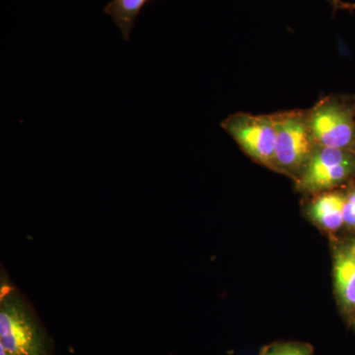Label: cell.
I'll use <instances>...</instances> for the list:
<instances>
[{"mask_svg":"<svg viewBox=\"0 0 355 355\" xmlns=\"http://www.w3.org/2000/svg\"><path fill=\"white\" fill-rule=\"evenodd\" d=\"M343 223L355 227V191H350L345 196V205H343Z\"/></svg>","mask_w":355,"mask_h":355,"instance_id":"30bf717a","label":"cell"},{"mask_svg":"<svg viewBox=\"0 0 355 355\" xmlns=\"http://www.w3.org/2000/svg\"><path fill=\"white\" fill-rule=\"evenodd\" d=\"M263 355H312L307 347L299 343H280L268 347Z\"/></svg>","mask_w":355,"mask_h":355,"instance_id":"9c48e42d","label":"cell"},{"mask_svg":"<svg viewBox=\"0 0 355 355\" xmlns=\"http://www.w3.org/2000/svg\"><path fill=\"white\" fill-rule=\"evenodd\" d=\"M333 6L336 7V8H352V4L343 3L340 0H331Z\"/></svg>","mask_w":355,"mask_h":355,"instance_id":"8fae6325","label":"cell"},{"mask_svg":"<svg viewBox=\"0 0 355 355\" xmlns=\"http://www.w3.org/2000/svg\"><path fill=\"white\" fill-rule=\"evenodd\" d=\"M313 140L322 147L347 149L355 144V125L352 114L340 105L322 103L308 120Z\"/></svg>","mask_w":355,"mask_h":355,"instance_id":"277c9868","label":"cell"},{"mask_svg":"<svg viewBox=\"0 0 355 355\" xmlns=\"http://www.w3.org/2000/svg\"><path fill=\"white\" fill-rule=\"evenodd\" d=\"M354 167V158L347 149L320 146L308 161L301 186L310 191L333 188L345 181Z\"/></svg>","mask_w":355,"mask_h":355,"instance_id":"5b68a950","label":"cell"},{"mask_svg":"<svg viewBox=\"0 0 355 355\" xmlns=\"http://www.w3.org/2000/svg\"><path fill=\"white\" fill-rule=\"evenodd\" d=\"M147 2L148 0H112L105 7V13L120 28L125 41H130L135 21Z\"/></svg>","mask_w":355,"mask_h":355,"instance_id":"ba28073f","label":"cell"},{"mask_svg":"<svg viewBox=\"0 0 355 355\" xmlns=\"http://www.w3.org/2000/svg\"><path fill=\"white\" fill-rule=\"evenodd\" d=\"M0 345L7 355H48L43 329L19 299L6 298L0 309Z\"/></svg>","mask_w":355,"mask_h":355,"instance_id":"6da1fadb","label":"cell"},{"mask_svg":"<svg viewBox=\"0 0 355 355\" xmlns=\"http://www.w3.org/2000/svg\"><path fill=\"white\" fill-rule=\"evenodd\" d=\"M275 132V165L296 171L308 163L312 153L313 137L308 121L295 113L273 116Z\"/></svg>","mask_w":355,"mask_h":355,"instance_id":"3957f363","label":"cell"},{"mask_svg":"<svg viewBox=\"0 0 355 355\" xmlns=\"http://www.w3.org/2000/svg\"><path fill=\"white\" fill-rule=\"evenodd\" d=\"M345 200V197L342 193H324L313 203L311 216L322 227L338 230L343 224Z\"/></svg>","mask_w":355,"mask_h":355,"instance_id":"52a82bcc","label":"cell"},{"mask_svg":"<svg viewBox=\"0 0 355 355\" xmlns=\"http://www.w3.org/2000/svg\"><path fill=\"white\" fill-rule=\"evenodd\" d=\"M334 272L340 300L347 307H355V240L336 254Z\"/></svg>","mask_w":355,"mask_h":355,"instance_id":"8992f818","label":"cell"},{"mask_svg":"<svg viewBox=\"0 0 355 355\" xmlns=\"http://www.w3.org/2000/svg\"><path fill=\"white\" fill-rule=\"evenodd\" d=\"M226 130L252 158L275 167V132L273 116L238 114L222 123Z\"/></svg>","mask_w":355,"mask_h":355,"instance_id":"7a4b0ae2","label":"cell"}]
</instances>
